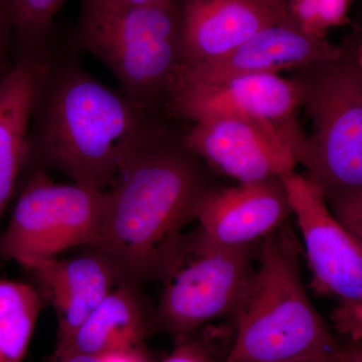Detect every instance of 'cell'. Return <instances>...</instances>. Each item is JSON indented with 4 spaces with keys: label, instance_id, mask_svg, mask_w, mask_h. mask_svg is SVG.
<instances>
[{
    "label": "cell",
    "instance_id": "cell-21",
    "mask_svg": "<svg viewBox=\"0 0 362 362\" xmlns=\"http://www.w3.org/2000/svg\"><path fill=\"white\" fill-rule=\"evenodd\" d=\"M330 211L362 249V192L326 197Z\"/></svg>",
    "mask_w": 362,
    "mask_h": 362
},
{
    "label": "cell",
    "instance_id": "cell-12",
    "mask_svg": "<svg viewBox=\"0 0 362 362\" xmlns=\"http://www.w3.org/2000/svg\"><path fill=\"white\" fill-rule=\"evenodd\" d=\"M340 45L316 37L289 21L262 28L223 58L181 66L175 83H207L246 75L291 71L335 56Z\"/></svg>",
    "mask_w": 362,
    "mask_h": 362
},
{
    "label": "cell",
    "instance_id": "cell-18",
    "mask_svg": "<svg viewBox=\"0 0 362 362\" xmlns=\"http://www.w3.org/2000/svg\"><path fill=\"white\" fill-rule=\"evenodd\" d=\"M11 33L21 42L42 49L63 0H4Z\"/></svg>",
    "mask_w": 362,
    "mask_h": 362
},
{
    "label": "cell",
    "instance_id": "cell-15",
    "mask_svg": "<svg viewBox=\"0 0 362 362\" xmlns=\"http://www.w3.org/2000/svg\"><path fill=\"white\" fill-rule=\"evenodd\" d=\"M47 64L42 56L28 57L0 81V223L30 154V124Z\"/></svg>",
    "mask_w": 362,
    "mask_h": 362
},
{
    "label": "cell",
    "instance_id": "cell-29",
    "mask_svg": "<svg viewBox=\"0 0 362 362\" xmlns=\"http://www.w3.org/2000/svg\"><path fill=\"white\" fill-rule=\"evenodd\" d=\"M259 1L266 4L267 6L271 7V8L275 9L278 13L283 14L285 18H287V14H286L285 0H259Z\"/></svg>",
    "mask_w": 362,
    "mask_h": 362
},
{
    "label": "cell",
    "instance_id": "cell-24",
    "mask_svg": "<svg viewBox=\"0 0 362 362\" xmlns=\"http://www.w3.org/2000/svg\"><path fill=\"white\" fill-rule=\"evenodd\" d=\"M11 33V21H9L6 7L4 6V2L0 1V54H1L4 47H6Z\"/></svg>",
    "mask_w": 362,
    "mask_h": 362
},
{
    "label": "cell",
    "instance_id": "cell-26",
    "mask_svg": "<svg viewBox=\"0 0 362 362\" xmlns=\"http://www.w3.org/2000/svg\"><path fill=\"white\" fill-rule=\"evenodd\" d=\"M338 362H362V345L350 342L341 347Z\"/></svg>",
    "mask_w": 362,
    "mask_h": 362
},
{
    "label": "cell",
    "instance_id": "cell-11",
    "mask_svg": "<svg viewBox=\"0 0 362 362\" xmlns=\"http://www.w3.org/2000/svg\"><path fill=\"white\" fill-rule=\"evenodd\" d=\"M293 216L282 177L211 187L195 209L204 244L240 247L258 244Z\"/></svg>",
    "mask_w": 362,
    "mask_h": 362
},
{
    "label": "cell",
    "instance_id": "cell-14",
    "mask_svg": "<svg viewBox=\"0 0 362 362\" xmlns=\"http://www.w3.org/2000/svg\"><path fill=\"white\" fill-rule=\"evenodd\" d=\"M182 66L209 63L262 28L288 21L259 0H180Z\"/></svg>",
    "mask_w": 362,
    "mask_h": 362
},
{
    "label": "cell",
    "instance_id": "cell-17",
    "mask_svg": "<svg viewBox=\"0 0 362 362\" xmlns=\"http://www.w3.org/2000/svg\"><path fill=\"white\" fill-rule=\"evenodd\" d=\"M37 288L0 280V362H23L42 310Z\"/></svg>",
    "mask_w": 362,
    "mask_h": 362
},
{
    "label": "cell",
    "instance_id": "cell-9",
    "mask_svg": "<svg viewBox=\"0 0 362 362\" xmlns=\"http://www.w3.org/2000/svg\"><path fill=\"white\" fill-rule=\"evenodd\" d=\"M282 180L303 239L312 288L338 302L362 299V249L330 211L322 188L296 171Z\"/></svg>",
    "mask_w": 362,
    "mask_h": 362
},
{
    "label": "cell",
    "instance_id": "cell-16",
    "mask_svg": "<svg viewBox=\"0 0 362 362\" xmlns=\"http://www.w3.org/2000/svg\"><path fill=\"white\" fill-rule=\"evenodd\" d=\"M149 331V316L140 291L117 285L78 328L70 342L54 354L102 356L110 352L140 349Z\"/></svg>",
    "mask_w": 362,
    "mask_h": 362
},
{
    "label": "cell",
    "instance_id": "cell-3",
    "mask_svg": "<svg viewBox=\"0 0 362 362\" xmlns=\"http://www.w3.org/2000/svg\"><path fill=\"white\" fill-rule=\"evenodd\" d=\"M299 255L288 221L259 240L232 317L235 337L223 362L339 361L341 346L305 289Z\"/></svg>",
    "mask_w": 362,
    "mask_h": 362
},
{
    "label": "cell",
    "instance_id": "cell-32",
    "mask_svg": "<svg viewBox=\"0 0 362 362\" xmlns=\"http://www.w3.org/2000/svg\"><path fill=\"white\" fill-rule=\"evenodd\" d=\"M0 1L4 2V6H6V2H4V0H0ZM6 11H7V9H6Z\"/></svg>",
    "mask_w": 362,
    "mask_h": 362
},
{
    "label": "cell",
    "instance_id": "cell-22",
    "mask_svg": "<svg viewBox=\"0 0 362 362\" xmlns=\"http://www.w3.org/2000/svg\"><path fill=\"white\" fill-rule=\"evenodd\" d=\"M331 319L340 334L349 338L351 343L362 345V299L338 302Z\"/></svg>",
    "mask_w": 362,
    "mask_h": 362
},
{
    "label": "cell",
    "instance_id": "cell-19",
    "mask_svg": "<svg viewBox=\"0 0 362 362\" xmlns=\"http://www.w3.org/2000/svg\"><path fill=\"white\" fill-rule=\"evenodd\" d=\"M352 0H285L289 21L316 37L346 25Z\"/></svg>",
    "mask_w": 362,
    "mask_h": 362
},
{
    "label": "cell",
    "instance_id": "cell-5",
    "mask_svg": "<svg viewBox=\"0 0 362 362\" xmlns=\"http://www.w3.org/2000/svg\"><path fill=\"white\" fill-rule=\"evenodd\" d=\"M311 121L299 164L325 197L362 192V73L343 42L335 56L290 71Z\"/></svg>",
    "mask_w": 362,
    "mask_h": 362
},
{
    "label": "cell",
    "instance_id": "cell-7",
    "mask_svg": "<svg viewBox=\"0 0 362 362\" xmlns=\"http://www.w3.org/2000/svg\"><path fill=\"white\" fill-rule=\"evenodd\" d=\"M108 204V190L97 192L76 185H62L42 171L26 183L0 235L1 259L18 264L52 258L70 247L96 242Z\"/></svg>",
    "mask_w": 362,
    "mask_h": 362
},
{
    "label": "cell",
    "instance_id": "cell-6",
    "mask_svg": "<svg viewBox=\"0 0 362 362\" xmlns=\"http://www.w3.org/2000/svg\"><path fill=\"white\" fill-rule=\"evenodd\" d=\"M259 243L218 247L204 244L195 235L188 237L185 254L162 281L163 291L149 316V331L189 337L213 321L233 317Z\"/></svg>",
    "mask_w": 362,
    "mask_h": 362
},
{
    "label": "cell",
    "instance_id": "cell-27",
    "mask_svg": "<svg viewBox=\"0 0 362 362\" xmlns=\"http://www.w3.org/2000/svg\"><path fill=\"white\" fill-rule=\"evenodd\" d=\"M344 44L349 47L350 52L356 61V65L362 73V35H354L344 40Z\"/></svg>",
    "mask_w": 362,
    "mask_h": 362
},
{
    "label": "cell",
    "instance_id": "cell-30",
    "mask_svg": "<svg viewBox=\"0 0 362 362\" xmlns=\"http://www.w3.org/2000/svg\"><path fill=\"white\" fill-rule=\"evenodd\" d=\"M283 362H320L315 361H310V359H291V361H286Z\"/></svg>",
    "mask_w": 362,
    "mask_h": 362
},
{
    "label": "cell",
    "instance_id": "cell-1",
    "mask_svg": "<svg viewBox=\"0 0 362 362\" xmlns=\"http://www.w3.org/2000/svg\"><path fill=\"white\" fill-rule=\"evenodd\" d=\"M209 169L182 137L170 134L141 152L108 189L96 242L117 285L140 291L163 281L185 252L181 230L194 220L211 182Z\"/></svg>",
    "mask_w": 362,
    "mask_h": 362
},
{
    "label": "cell",
    "instance_id": "cell-31",
    "mask_svg": "<svg viewBox=\"0 0 362 362\" xmlns=\"http://www.w3.org/2000/svg\"><path fill=\"white\" fill-rule=\"evenodd\" d=\"M44 362H52L51 357H49V359H47V361H45Z\"/></svg>",
    "mask_w": 362,
    "mask_h": 362
},
{
    "label": "cell",
    "instance_id": "cell-13",
    "mask_svg": "<svg viewBox=\"0 0 362 362\" xmlns=\"http://www.w3.org/2000/svg\"><path fill=\"white\" fill-rule=\"evenodd\" d=\"M20 265L32 275L40 297L56 313L58 332L54 352L65 349L78 328L116 284L108 265L90 251L66 259L54 257L28 259Z\"/></svg>",
    "mask_w": 362,
    "mask_h": 362
},
{
    "label": "cell",
    "instance_id": "cell-8",
    "mask_svg": "<svg viewBox=\"0 0 362 362\" xmlns=\"http://www.w3.org/2000/svg\"><path fill=\"white\" fill-rule=\"evenodd\" d=\"M303 134L295 120L221 117L194 122L183 141L209 170L244 183L296 171Z\"/></svg>",
    "mask_w": 362,
    "mask_h": 362
},
{
    "label": "cell",
    "instance_id": "cell-25",
    "mask_svg": "<svg viewBox=\"0 0 362 362\" xmlns=\"http://www.w3.org/2000/svg\"><path fill=\"white\" fill-rule=\"evenodd\" d=\"M52 362H102L101 356H90V354L69 352V354H54L51 357Z\"/></svg>",
    "mask_w": 362,
    "mask_h": 362
},
{
    "label": "cell",
    "instance_id": "cell-2",
    "mask_svg": "<svg viewBox=\"0 0 362 362\" xmlns=\"http://www.w3.org/2000/svg\"><path fill=\"white\" fill-rule=\"evenodd\" d=\"M35 110V150L73 183L106 192L145 149L173 134L160 113L136 106L73 59L47 61Z\"/></svg>",
    "mask_w": 362,
    "mask_h": 362
},
{
    "label": "cell",
    "instance_id": "cell-4",
    "mask_svg": "<svg viewBox=\"0 0 362 362\" xmlns=\"http://www.w3.org/2000/svg\"><path fill=\"white\" fill-rule=\"evenodd\" d=\"M76 44L111 71L132 103L160 113L182 66L180 0L142 6L84 0Z\"/></svg>",
    "mask_w": 362,
    "mask_h": 362
},
{
    "label": "cell",
    "instance_id": "cell-20",
    "mask_svg": "<svg viewBox=\"0 0 362 362\" xmlns=\"http://www.w3.org/2000/svg\"><path fill=\"white\" fill-rule=\"evenodd\" d=\"M225 331H207L206 327L189 337L176 338L171 354L162 362H214L216 354V340Z\"/></svg>",
    "mask_w": 362,
    "mask_h": 362
},
{
    "label": "cell",
    "instance_id": "cell-28",
    "mask_svg": "<svg viewBox=\"0 0 362 362\" xmlns=\"http://www.w3.org/2000/svg\"><path fill=\"white\" fill-rule=\"evenodd\" d=\"M114 4L127 6H150V4H161V2L171 1V0H109Z\"/></svg>",
    "mask_w": 362,
    "mask_h": 362
},
{
    "label": "cell",
    "instance_id": "cell-23",
    "mask_svg": "<svg viewBox=\"0 0 362 362\" xmlns=\"http://www.w3.org/2000/svg\"><path fill=\"white\" fill-rule=\"evenodd\" d=\"M102 362H149L140 349L120 350L101 356Z\"/></svg>",
    "mask_w": 362,
    "mask_h": 362
},
{
    "label": "cell",
    "instance_id": "cell-10",
    "mask_svg": "<svg viewBox=\"0 0 362 362\" xmlns=\"http://www.w3.org/2000/svg\"><path fill=\"white\" fill-rule=\"evenodd\" d=\"M299 108L301 97L297 85L277 74L175 83L166 105L168 114L194 123L238 117L283 124L294 121Z\"/></svg>",
    "mask_w": 362,
    "mask_h": 362
}]
</instances>
